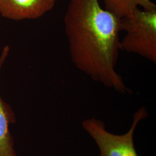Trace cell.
<instances>
[{
    "label": "cell",
    "instance_id": "obj_5",
    "mask_svg": "<svg viewBox=\"0 0 156 156\" xmlns=\"http://www.w3.org/2000/svg\"><path fill=\"white\" fill-rule=\"evenodd\" d=\"M10 48L6 45L0 56V72L9 55ZM14 111L0 95V156H17L15 140L10 131V125L16 123Z\"/></svg>",
    "mask_w": 156,
    "mask_h": 156
},
{
    "label": "cell",
    "instance_id": "obj_3",
    "mask_svg": "<svg viewBox=\"0 0 156 156\" xmlns=\"http://www.w3.org/2000/svg\"><path fill=\"white\" fill-rule=\"evenodd\" d=\"M147 116L146 109L141 107L133 115L131 127L122 135L109 132L104 122L95 117L84 120L82 126L94 140L100 151V156H139L134 145V133L140 122Z\"/></svg>",
    "mask_w": 156,
    "mask_h": 156
},
{
    "label": "cell",
    "instance_id": "obj_1",
    "mask_svg": "<svg viewBox=\"0 0 156 156\" xmlns=\"http://www.w3.org/2000/svg\"><path fill=\"white\" fill-rule=\"evenodd\" d=\"M120 19L100 0H69L64 23L73 65L91 79L120 94L130 93L116 69Z\"/></svg>",
    "mask_w": 156,
    "mask_h": 156
},
{
    "label": "cell",
    "instance_id": "obj_2",
    "mask_svg": "<svg viewBox=\"0 0 156 156\" xmlns=\"http://www.w3.org/2000/svg\"><path fill=\"white\" fill-rule=\"evenodd\" d=\"M120 50L134 53L156 62V10L140 8L120 19Z\"/></svg>",
    "mask_w": 156,
    "mask_h": 156
},
{
    "label": "cell",
    "instance_id": "obj_6",
    "mask_svg": "<svg viewBox=\"0 0 156 156\" xmlns=\"http://www.w3.org/2000/svg\"><path fill=\"white\" fill-rule=\"evenodd\" d=\"M104 8L119 19L140 8L147 11L156 10V5L151 0H104Z\"/></svg>",
    "mask_w": 156,
    "mask_h": 156
},
{
    "label": "cell",
    "instance_id": "obj_4",
    "mask_svg": "<svg viewBox=\"0 0 156 156\" xmlns=\"http://www.w3.org/2000/svg\"><path fill=\"white\" fill-rule=\"evenodd\" d=\"M56 0H0V14L15 21L37 19L55 7Z\"/></svg>",
    "mask_w": 156,
    "mask_h": 156
}]
</instances>
